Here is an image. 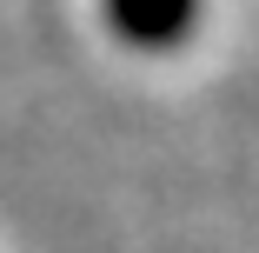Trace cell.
<instances>
[{"label":"cell","mask_w":259,"mask_h":253,"mask_svg":"<svg viewBox=\"0 0 259 253\" xmlns=\"http://www.w3.org/2000/svg\"><path fill=\"white\" fill-rule=\"evenodd\" d=\"M100 7H107L113 33L140 54H173L199 27V0H100Z\"/></svg>","instance_id":"obj_1"}]
</instances>
